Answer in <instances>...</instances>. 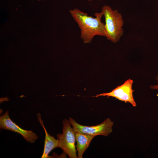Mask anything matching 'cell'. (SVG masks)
I'll use <instances>...</instances> for the list:
<instances>
[{
    "label": "cell",
    "mask_w": 158,
    "mask_h": 158,
    "mask_svg": "<svg viewBox=\"0 0 158 158\" xmlns=\"http://www.w3.org/2000/svg\"><path fill=\"white\" fill-rule=\"evenodd\" d=\"M71 16L77 23L80 30V37L84 43H90L97 35L105 36V24L101 20L102 13H95V18L77 8L69 11Z\"/></svg>",
    "instance_id": "cell-1"
},
{
    "label": "cell",
    "mask_w": 158,
    "mask_h": 158,
    "mask_svg": "<svg viewBox=\"0 0 158 158\" xmlns=\"http://www.w3.org/2000/svg\"><path fill=\"white\" fill-rule=\"evenodd\" d=\"M105 18V36L107 39L115 43L123 35L124 21L121 14L117 10H113L109 5H104L101 11Z\"/></svg>",
    "instance_id": "cell-2"
},
{
    "label": "cell",
    "mask_w": 158,
    "mask_h": 158,
    "mask_svg": "<svg viewBox=\"0 0 158 158\" xmlns=\"http://www.w3.org/2000/svg\"><path fill=\"white\" fill-rule=\"evenodd\" d=\"M63 133L56 135L59 140V147L70 158H77L75 143V133L71 126L69 120L64 119L62 121Z\"/></svg>",
    "instance_id": "cell-3"
},
{
    "label": "cell",
    "mask_w": 158,
    "mask_h": 158,
    "mask_svg": "<svg viewBox=\"0 0 158 158\" xmlns=\"http://www.w3.org/2000/svg\"><path fill=\"white\" fill-rule=\"evenodd\" d=\"M69 122L75 133H79L94 137L98 135L108 136L112 131L114 122L109 118L106 119L101 123L94 126H87L80 125L70 117Z\"/></svg>",
    "instance_id": "cell-4"
},
{
    "label": "cell",
    "mask_w": 158,
    "mask_h": 158,
    "mask_svg": "<svg viewBox=\"0 0 158 158\" xmlns=\"http://www.w3.org/2000/svg\"><path fill=\"white\" fill-rule=\"evenodd\" d=\"M133 80L128 79L121 85L117 87L111 92L97 95L95 96H107L114 97L119 100L130 103L133 107H136V104L133 97L134 90L132 89Z\"/></svg>",
    "instance_id": "cell-5"
},
{
    "label": "cell",
    "mask_w": 158,
    "mask_h": 158,
    "mask_svg": "<svg viewBox=\"0 0 158 158\" xmlns=\"http://www.w3.org/2000/svg\"><path fill=\"white\" fill-rule=\"evenodd\" d=\"M0 128L18 133L30 143H34L39 138L32 131L23 129L12 121L10 118L8 111L0 116Z\"/></svg>",
    "instance_id": "cell-6"
},
{
    "label": "cell",
    "mask_w": 158,
    "mask_h": 158,
    "mask_svg": "<svg viewBox=\"0 0 158 158\" xmlns=\"http://www.w3.org/2000/svg\"><path fill=\"white\" fill-rule=\"evenodd\" d=\"M38 121L43 128L45 133L44 145L43 154L41 158H50L49 154L54 149L59 147V140L56 139L53 136L49 134L41 119V115L40 113L37 114Z\"/></svg>",
    "instance_id": "cell-7"
},
{
    "label": "cell",
    "mask_w": 158,
    "mask_h": 158,
    "mask_svg": "<svg viewBox=\"0 0 158 158\" xmlns=\"http://www.w3.org/2000/svg\"><path fill=\"white\" fill-rule=\"evenodd\" d=\"M75 137L78 151L77 158H82L84 152L94 137L85 134L76 133Z\"/></svg>",
    "instance_id": "cell-8"
},
{
    "label": "cell",
    "mask_w": 158,
    "mask_h": 158,
    "mask_svg": "<svg viewBox=\"0 0 158 158\" xmlns=\"http://www.w3.org/2000/svg\"><path fill=\"white\" fill-rule=\"evenodd\" d=\"M156 80L157 82V85H151L150 86V88L152 90H158V74L156 76Z\"/></svg>",
    "instance_id": "cell-9"
},
{
    "label": "cell",
    "mask_w": 158,
    "mask_h": 158,
    "mask_svg": "<svg viewBox=\"0 0 158 158\" xmlns=\"http://www.w3.org/2000/svg\"><path fill=\"white\" fill-rule=\"evenodd\" d=\"M87 0L88 1H92V0Z\"/></svg>",
    "instance_id": "cell-10"
},
{
    "label": "cell",
    "mask_w": 158,
    "mask_h": 158,
    "mask_svg": "<svg viewBox=\"0 0 158 158\" xmlns=\"http://www.w3.org/2000/svg\"><path fill=\"white\" fill-rule=\"evenodd\" d=\"M38 0L39 1H40V0Z\"/></svg>",
    "instance_id": "cell-11"
}]
</instances>
